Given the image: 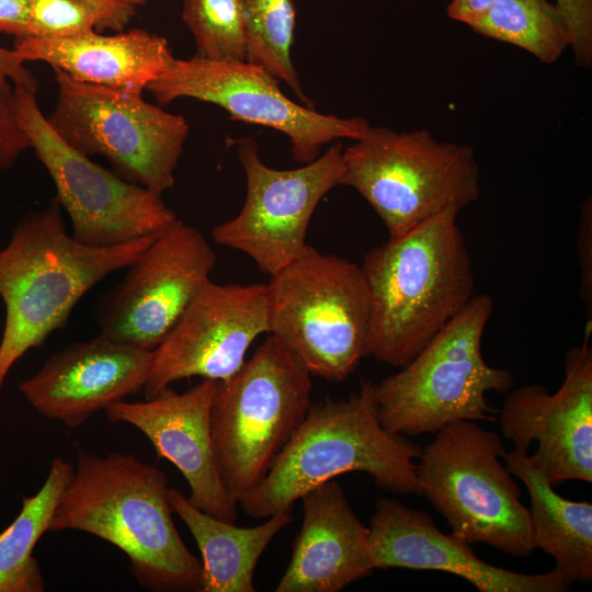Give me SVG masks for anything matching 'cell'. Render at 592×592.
I'll use <instances>...</instances> for the list:
<instances>
[{"label": "cell", "instance_id": "ffe728a7", "mask_svg": "<svg viewBox=\"0 0 592 592\" xmlns=\"http://www.w3.org/2000/svg\"><path fill=\"white\" fill-rule=\"evenodd\" d=\"M303 523L276 592H338L375 570L368 527L342 487L329 480L305 493Z\"/></svg>", "mask_w": 592, "mask_h": 592}, {"label": "cell", "instance_id": "d6a6232c", "mask_svg": "<svg viewBox=\"0 0 592 592\" xmlns=\"http://www.w3.org/2000/svg\"><path fill=\"white\" fill-rule=\"evenodd\" d=\"M0 32L14 38L29 35V0H0Z\"/></svg>", "mask_w": 592, "mask_h": 592}, {"label": "cell", "instance_id": "f1b7e54d", "mask_svg": "<svg viewBox=\"0 0 592 592\" xmlns=\"http://www.w3.org/2000/svg\"><path fill=\"white\" fill-rule=\"evenodd\" d=\"M31 148L18 115L14 88L9 80L0 79V171L14 164Z\"/></svg>", "mask_w": 592, "mask_h": 592}, {"label": "cell", "instance_id": "7a4b0ae2", "mask_svg": "<svg viewBox=\"0 0 592 592\" xmlns=\"http://www.w3.org/2000/svg\"><path fill=\"white\" fill-rule=\"evenodd\" d=\"M458 214L444 210L364 255L376 361L405 366L476 295Z\"/></svg>", "mask_w": 592, "mask_h": 592}, {"label": "cell", "instance_id": "e575fe53", "mask_svg": "<svg viewBox=\"0 0 592 592\" xmlns=\"http://www.w3.org/2000/svg\"><path fill=\"white\" fill-rule=\"evenodd\" d=\"M498 0H451L447 16L468 27L480 20Z\"/></svg>", "mask_w": 592, "mask_h": 592}, {"label": "cell", "instance_id": "44dd1931", "mask_svg": "<svg viewBox=\"0 0 592 592\" xmlns=\"http://www.w3.org/2000/svg\"><path fill=\"white\" fill-rule=\"evenodd\" d=\"M13 46L24 61H43L73 80L138 94L174 59L163 36L141 29L113 35L91 31L60 38L23 36Z\"/></svg>", "mask_w": 592, "mask_h": 592}, {"label": "cell", "instance_id": "cb8c5ba5", "mask_svg": "<svg viewBox=\"0 0 592 592\" xmlns=\"http://www.w3.org/2000/svg\"><path fill=\"white\" fill-rule=\"evenodd\" d=\"M73 467L54 457L42 488L23 498L14 521L0 533V592H43L45 581L33 550L49 531L59 497Z\"/></svg>", "mask_w": 592, "mask_h": 592}, {"label": "cell", "instance_id": "836d02e7", "mask_svg": "<svg viewBox=\"0 0 592 592\" xmlns=\"http://www.w3.org/2000/svg\"><path fill=\"white\" fill-rule=\"evenodd\" d=\"M24 62L14 49L0 46V79L12 81L15 87L37 92V80L24 67Z\"/></svg>", "mask_w": 592, "mask_h": 592}, {"label": "cell", "instance_id": "9c48e42d", "mask_svg": "<svg viewBox=\"0 0 592 592\" xmlns=\"http://www.w3.org/2000/svg\"><path fill=\"white\" fill-rule=\"evenodd\" d=\"M417 464L420 494L444 517L452 534L514 557L535 546L530 510L505 464L497 432L476 421L453 422L435 433Z\"/></svg>", "mask_w": 592, "mask_h": 592}, {"label": "cell", "instance_id": "ac0fdd59", "mask_svg": "<svg viewBox=\"0 0 592 592\" xmlns=\"http://www.w3.org/2000/svg\"><path fill=\"white\" fill-rule=\"evenodd\" d=\"M368 546L375 569L449 572L480 592H565L571 587L555 569L528 574L490 565L475 554L471 545L439 530L428 513L394 498L376 501Z\"/></svg>", "mask_w": 592, "mask_h": 592}, {"label": "cell", "instance_id": "f546056e", "mask_svg": "<svg viewBox=\"0 0 592 592\" xmlns=\"http://www.w3.org/2000/svg\"><path fill=\"white\" fill-rule=\"evenodd\" d=\"M563 14L576 65L592 66V0H554Z\"/></svg>", "mask_w": 592, "mask_h": 592}, {"label": "cell", "instance_id": "5b68a950", "mask_svg": "<svg viewBox=\"0 0 592 592\" xmlns=\"http://www.w3.org/2000/svg\"><path fill=\"white\" fill-rule=\"evenodd\" d=\"M340 185L354 189L375 210L389 238L405 235L447 209L475 203L481 192L473 147L439 140L428 129L368 126L343 148Z\"/></svg>", "mask_w": 592, "mask_h": 592}, {"label": "cell", "instance_id": "2e32d148", "mask_svg": "<svg viewBox=\"0 0 592 592\" xmlns=\"http://www.w3.org/2000/svg\"><path fill=\"white\" fill-rule=\"evenodd\" d=\"M590 334L567 351L565 379L550 394L540 385H525L505 397L497 419L514 449L537 451L530 456L555 488L569 480L592 482V349Z\"/></svg>", "mask_w": 592, "mask_h": 592}, {"label": "cell", "instance_id": "d6986e66", "mask_svg": "<svg viewBox=\"0 0 592 592\" xmlns=\"http://www.w3.org/2000/svg\"><path fill=\"white\" fill-rule=\"evenodd\" d=\"M151 352L102 334L50 355L19 390L43 417L69 428L143 390Z\"/></svg>", "mask_w": 592, "mask_h": 592}, {"label": "cell", "instance_id": "1f68e13d", "mask_svg": "<svg viewBox=\"0 0 592 592\" xmlns=\"http://www.w3.org/2000/svg\"><path fill=\"white\" fill-rule=\"evenodd\" d=\"M96 14V31L122 32L146 0H84Z\"/></svg>", "mask_w": 592, "mask_h": 592}, {"label": "cell", "instance_id": "4316f807", "mask_svg": "<svg viewBox=\"0 0 592 592\" xmlns=\"http://www.w3.org/2000/svg\"><path fill=\"white\" fill-rule=\"evenodd\" d=\"M182 20L193 35L196 56L247 60L248 36L242 0H183Z\"/></svg>", "mask_w": 592, "mask_h": 592}, {"label": "cell", "instance_id": "8992f818", "mask_svg": "<svg viewBox=\"0 0 592 592\" xmlns=\"http://www.w3.org/2000/svg\"><path fill=\"white\" fill-rule=\"evenodd\" d=\"M270 277L269 333L311 375L348 378L369 356L371 306L361 266L307 244Z\"/></svg>", "mask_w": 592, "mask_h": 592}, {"label": "cell", "instance_id": "5bb4252c", "mask_svg": "<svg viewBox=\"0 0 592 592\" xmlns=\"http://www.w3.org/2000/svg\"><path fill=\"white\" fill-rule=\"evenodd\" d=\"M217 258L202 232L177 218L125 269L96 307L100 334L153 351L210 278Z\"/></svg>", "mask_w": 592, "mask_h": 592}, {"label": "cell", "instance_id": "277c9868", "mask_svg": "<svg viewBox=\"0 0 592 592\" xmlns=\"http://www.w3.org/2000/svg\"><path fill=\"white\" fill-rule=\"evenodd\" d=\"M156 235L112 247H91L65 228L59 204L32 212L0 250V392L12 366L62 328L79 300L109 274L125 269Z\"/></svg>", "mask_w": 592, "mask_h": 592}, {"label": "cell", "instance_id": "d4e9b609", "mask_svg": "<svg viewBox=\"0 0 592 592\" xmlns=\"http://www.w3.org/2000/svg\"><path fill=\"white\" fill-rule=\"evenodd\" d=\"M469 29L519 47L545 65L557 62L570 48L563 14L550 0H498Z\"/></svg>", "mask_w": 592, "mask_h": 592}, {"label": "cell", "instance_id": "83f0119b", "mask_svg": "<svg viewBox=\"0 0 592 592\" xmlns=\"http://www.w3.org/2000/svg\"><path fill=\"white\" fill-rule=\"evenodd\" d=\"M96 30V14L84 0H29V35L76 36Z\"/></svg>", "mask_w": 592, "mask_h": 592}, {"label": "cell", "instance_id": "484cf974", "mask_svg": "<svg viewBox=\"0 0 592 592\" xmlns=\"http://www.w3.org/2000/svg\"><path fill=\"white\" fill-rule=\"evenodd\" d=\"M242 4L248 36L247 61L287 83L301 102L314 109L292 61L297 18L293 0H242Z\"/></svg>", "mask_w": 592, "mask_h": 592}, {"label": "cell", "instance_id": "7c38bea8", "mask_svg": "<svg viewBox=\"0 0 592 592\" xmlns=\"http://www.w3.org/2000/svg\"><path fill=\"white\" fill-rule=\"evenodd\" d=\"M147 90L163 105L190 98L221 107L231 119L281 132L291 140L293 158L303 164L314 161L322 146L355 140L369 126L364 117L322 114L292 101L273 75L247 60L174 58Z\"/></svg>", "mask_w": 592, "mask_h": 592}, {"label": "cell", "instance_id": "52a82bcc", "mask_svg": "<svg viewBox=\"0 0 592 592\" xmlns=\"http://www.w3.org/2000/svg\"><path fill=\"white\" fill-rule=\"evenodd\" d=\"M492 297L478 294L401 369L375 384L380 422L405 436L436 433L460 421H496L489 391L513 386L508 368L490 366L481 353Z\"/></svg>", "mask_w": 592, "mask_h": 592}, {"label": "cell", "instance_id": "603a6c76", "mask_svg": "<svg viewBox=\"0 0 592 592\" xmlns=\"http://www.w3.org/2000/svg\"><path fill=\"white\" fill-rule=\"evenodd\" d=\"M508 470L527 488L531 499L532 538L535 548L555 560L554 569L565 580H592V504L558 494L527 452L512 449L504 455Z\"/></svg>", "mask_w": 592, "mask_h": 592}, {"label": "cell", "instance_id": "7402d4cb", "mask_svg": "<svg viewBox=\"0 0 592 592\" xmlns=\"http://www.w3.org/2000/svg\"><path fill=\"white\" fill-rule=\"evenodd\" d=\"M168 500L200 548L202 592H254L260 557L276 534L293 522L291 510H286L260 525L240 527L197 509L175 488L168 489Z\"/></svg>", "mask_w": 592, "mask_h": 592}, {"label": "cell", "instance_id": "4dcf8cb0", "mask_svg": "<svg viewBox=\"0 0 592 592\" xmlns=\"http://www.w3.org/2000/svg\"><path fill=\"white\" fill-rule=\"evenodd\" d=\"M577 253L580 271V296L585 306V333L591 334L592 325V203L591 197L584 200L580 207L577 232Z\"/></svg>", "mask_w": 592, "mask_h": 592}, {"label": "cell", "instance_id": "8fae6325", "mask_svg": "<svg viewBox=\"0 0 592 592\" xmlns=\"http://www.w3.org/2000/svg\"><path fill=\"white\" fill-rule=\"evenodd\" d=\"M13 88L20 123L53 180L73 238L112 247L157 235L178 218L162 194L123 179L64 141L41 111L36 92Z\"/></svg>", "mask_w": 592, "mask_h": 592}, {"label": "cell", "instance_id": "6da1fadb", "mask_svg": "<svg viewBox=\"0 0 592 592\" xmlns=\"http://www.w3.org/2000/svg\"><path fill=\"white\" fill-rule=\"evenodd\" d=\"M168 489L162 470L132 454L78 449L49 531H81L114 545L144 589L202 592V562L177 531Z\"/></svg>", "mask_w": 592, "mask_h": 592}, {"label": "cell", "instance_id": "ba28073f", "mask_svg": "<svg viewBox=\"0 0 592 592\" xmlns=\"http://www.w3.org/2000/svg\"><path fill=\"white\" fill-rule=\"evenodd\" d=\"M310 376L270 334L236 374L217 382L212 441L223 486L237 503L266 476L305 420Z\"/></svg>", "mask_w": 592, "mask_h": 592}, {"label": "cell", "instance_id": "3957f363", "mask_svg": "<svg viewBox=\"0 0 592 592\" xmlns=\"http://www.w3.org/2000/svg\"><path fill=\"white\" fill-rule=\"evenodd\" d=\"M375 390L363 380L345 399L311 403L266 476L238 501L243 512L266 519L291 510L309 490L353 471L385 491L420 494L415 459L422 447L384 428Z\"/></svg>", "mask_w": 592, "mask_h": 592}, {"label": "cell", "instance_id": "e0dca14e", "mask_svg": "<svg viewBox=\"0 0 592 592\" xmlns=\"http://www.w3.org/2000/svg\"><path fill=\"white\" fill-rule=\"evenodd\" d=\"M217 382L203 379L184 392L166 388L144 401L117 402L105 410L111 422H125L141 431L158 457L171 462L189 487V501L197 509L236 522L238 503L225 490L212 441V408Z\"/></svg>", "mask_w": 592, "mask_h": 592}, {"label": "cell", "instance_id": "9a60e30c", "mask_svg": "<svg viewBox=\"0 0 592 592\" xmlns=\"http://www.w3.org/2000/svg\"><path fill=\"white\" fill-rule=\"evenodd\" d=\"M266 332L265 284H216L209 280L151 351L145 398L184 378H230L244 363L253 341Z\"/></svg>", "mask_w": 592, "mask_h": 592}, {"label": "cell", "instance_id": "4fadbf2b", "mask_svg": "<svg viewBox=\"0 0 592 592\" xmlns=\"http://www.w3.org/2000/svg\"><path fill=\"white\" fill-rule=\"evenodd\" d=\"M247 180L240 212L215 226L213 240L250 257L261 272L272 275L307 246L309 221L319 202L340 185L343 172L341 144H334L299 168L277 170L260 158L253 139L237 141Z\"/></svg>", "mask_w": 592, "mask_h": 592}, {"label": "cell", "instance_id": "30bf717a", "mask_svg": "<svg viewBox=\"0 0 592 592\" xmlns=\"http://www.w3.org/2000/svg\"><path fill=\"white\" fill-rule=\"evenodd\" d=\"M57 100L47 121L69 146L107 159L123 179L159 194L174 185V171L190 126L184 116L141 94L71 79L54 69Z\"/></svg>", "mask_w": 592, "mask_h": 592}]
</instances>
